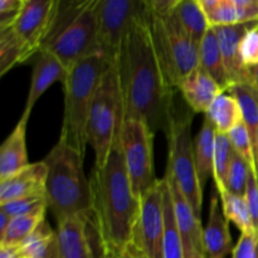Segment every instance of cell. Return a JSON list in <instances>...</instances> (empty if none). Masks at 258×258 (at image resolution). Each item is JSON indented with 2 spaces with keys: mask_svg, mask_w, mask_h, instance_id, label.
Wrapping results in <instances>:
<instances>
[{
  "mask_svg": "<svg viewBox=\"0 0 258 258\" xmlns=\"http://www.w3.org/2000/svg\"><path fill=\"white\" fill-rule=\"evenodd\" d=\"M227 92L238 101L243 116V123L251 138L254 158L258 164V93L251 83H239L228 88Z\"/></svg>",
  "mask_w": 258,
  "mask_h": 258,
  "instance_id": "obj_23",
  "label": "cell"
},
{
  "mask_svg": "<svg viewBox=\"0 0 258 258\" xmlns=\"http://www.w3.org/2000/svg\"><path fill=\"white\" fill-rule=\"evenodd\" d=\"M164 188L165 180L163 178L155 188L140 199V212L131 244L141 249L149 258H164Z\"/></svg>",
  "mask_w": 258,
  "mask_h": 258,
  "instance_id": "obj_12",
  "label": "cell"
},
{
  "mask_svg": "<svg viewBox=\"0 0 258 258\" xmlns=\"http://www.w3.org/2000/svg\"><path fill=\"white\" fill-rule=\"evenodd\" d=\"M58 258H105L92 212L57 222Z\"/></svg>",
  "mask_w": 258,
  "mask_h": 258,
  "instance_id": "obj_13",
  "label": "cell"
},
{
  "mask_svg": "<svg viewBox=\"0 0 258 258\" xmlns=\"http://www.w3.org/2000/svg\"><path fill=\"white\" fill-rule=\"evenodd\" d=\"M199 66L208 72V75L227 92L229 88L227 71L224 67L223 55L219 48L218 38L213 27L208 30L198 47Z\"/></svg>",
  "mask_w": 258,
  "mask_h": 258,
  "instance_id": "obj_22",
  "label": "cell"
},
{
  "mask_svg": "<svg viewBox=\"0 0 258 258\" xmlns=\"http://www.w3.org/2000/svg\"><path fill=\"white\" fill-rule=\"evenodd\" d=\"M10 222H12V217L8 216L7 213L0 211V237L4 236V233L7 232L8 227H9Z\"/></svg>",
  "mask_w": 258,
  "mask_h": 258,
  "instance_id": "obj_41",
  "label": "cell"
},
{
  "mask_svg": "<svg viewBox=\"0 0 258 258\" xmlns=\"http://www.w3.org/2000/svg\"><path fill=\"white\" fill-rule=\"evenodd\" d=\"M0 258H23L22 246H0Z\"/></svg>",
  "mask_w": 258,
  "mask_h": 258,
  "instance_id": "obj_40",
  "label": "cell"
},
{
  "mask_svg": "<svg viewBox=\"0 0 258 258\" xmlns=\"http://www.w3.org/2000/svg\"><path fill=\"white\" fill-rule=\"evenodd\" d=\"M173 13L189 37L199 45L204 35L211 29L201 0H176Z\"/></svg>",
  "mask_w": 258,
  "mask_h": 258,
  "instance_id": "obj_24",
  "label": "cell"
},
{
  "mask_svg": "<svg viewBox=\"0 0 258 258\" xmlns=\"http://www.w3.org/2000/svg\"><path fill=\"white\" fill-rule=\"evenodd\" d=\"M92 218L105 258H125L133 243L140 199L133 191L121 146L116 138L107 161L93 168L90 178Z\"/></svg>",
  "mask_w": 258,
  "mask_h": 258,
  "instance_id": "obj_2",
  "label": "cell"
},
{
  "mask_svg": "<svg viewBox=\"0 0 258 258\" xmlns=\"http://www.w3.org/2000/svg\"><path fill=\"white\" fill-rule=\"evenodd\" d=\"M48 166L44 161L29 164L27 168L0 181V204L45 194Z\"/></svg>",
  "mask_w": 258,
  "mask_h": 258,
  "instance_id": "obj_16",
  "label": "cell"
},
{
  "mask_svg": "<svg viewBox=\"0 0 258 258\" xmlns=\"http://www.w3.org/2000/svg\"><path fill=\"white\" fill-rule=\"evenodd\" d=\"M221 198L218 191L211 197L208 223L203 231L204 251L207 258H227L233 253L232 236L229 232V222L224 217L221 208Z\"/></svg>",
  "mask_w": 258,
  "mask_h": 258,
  "instance_id": "obj_19",
  "label": "cell"
},
{
  "mask_svg": "<svg viewBox=\"0 0 258 258\" xmlns=\"http://www.w3.org/2000/svg\"><path fill=\"white\" fill-rule=\"evenodd\" d=\"M249 83L258 88V66L249 68Z\"/></svg>",
  "mask_w": 258,
  "mask_h": 258,
  "instance_id": "obj_43",
  "label": "cell"
},
{
  "mask_svg": "<svg viewBox=\"0 0 258 258\" xmlns=\"http://www.w3.org/2000/svg\"><path fill=\"white\" fill-rule=\"evenodd\" d=\"M146 13L159 62L169 83L178 90L181 81L199 66V45L181 27L173 10L160 14L149 9L146 3Z\"/></svg>",
  "mask_w": 258,
  "mask_h": 258,
  "instance_id": "obj_6",
  "label": "cell"
},
{
  "mask_svg": "<svg viewBox=\"0 0 258 258\" xmlns=\"http://www.w3.org/2000/svg\"><path fill=\"white\" fill-rule=\"evenodd\" d=\"M206 117L213 123L217 133L221 134H228L237 125L243 122L241 106L238 101L229 93H223L212 103L209 110L207 111Z\"/></svg>",
  "mask_w": 258,
  "mask_h": 258,
  "instance_id": "obj_25",
  "label": "cell"
},
{
  "mask_svg": "<svg viewBox=\"0 0 258 258\" xmlns=\"http://www.w3.org/2000/svg\"><path fill=\"white\" fill-rule=\"evenodd\" d=\"M125 258H149V257L146 256V254L144 253L141 249H139L138 247H135V246H133V244H131L130 248H128V251H127V254H126Z\"/></svg>",
  "mask_w": 258,
  "mask_h": 258,
  "instance_id": "obj_42",
  "label": "cell"
},
{
  "mask_svg": "<svg viewBox=\"0 0 258 258\" xmlns=\"http://www.w3.org/2000/svg\"><path fill=\"white\" fill-rule=\"evenodd\" d=\"M110 66L101 53L90 55L73 64L63 82L64 112L59 139L82 155L88 145L87 118L91 103Z\"/></svg>",
  "mask_w": 258,
  "mask_h": 258,
  "instance_id": "obj_4",
  "label": "cell"
},
{
  "mask_svg": "<svg viewBox=\"0 0 258 258\" xmlns=\"http://www.w3.org/2000/svg\"><path fill=\"white\" fill-rule=\"evenodd\" d=\"M254 88H256V90H257V93H258V88H257V87H254Z\"/></svg>",
  "mask_w": 258,
  "mask_h": 258,
  "instance_id": "obj_45",
  "label": "cell"
},
{
  "mask_svg": "<svg viewBox=\"0 0 258 258\" xmlns=\"http://www.w3.org/2000/svg\"><path fill=\"white\" fill-rule=\"evenodd\" d=\"M22 249L23 258H58L57 233L44 221L23 242Z\"/></svg>",
  "mask_w": 258,
  "mask_h": 258,
  "instance_id": "obj_27",
  "label": "cell"
},
{
  "mask_svg": "<svg viewBox=\"0 0 258 258\" xmlns=\"http://www.w3.org/2000/svg\"><path fill=\"white\" fill-rule=\"evenodd\" d=\"M47 209L43 208L33 213L12 218L7 232L4 236L0 237V246H22L23 242L29 238L35 229L45 221Z\"/></svg>",
  "mask_w": 258,
  "mask_h": 258,
  "instance_id": "obj_28",
  "label": "cell"
},
{
  "mask_svg": "<svg viewBox=\"0 0 258 258\" xmlns=\"http://www.w3.org/2000/svg\"><path fill=\"white\" fill-rule=\"evenodd\" d=\"M211 27L239 24L236 0H201Z\"/></svg>",
  "mask_w": 258,
  "mask_h": 258,
  "instance_id": "obj_31",
  "label": "cell"
},
{
  "mask_svg": "<svg viewBox=\"0 0 258 258\" xmlns=\"http://www.w3.org/2000/svg\"><path fill=\"white\" fill-rule=\"evenodd\" d=\"M227 135H228L233 150L246 161L247 165L249 166V170H251L258 179V164L256 161V158H254L251 138H249V134L248 131H247L244 123L241 122L239 125H237L236 127H234L233 130L229 131Z\"/></svg>",
  "mask_w": 258,
  "mask_h": 258,
  "instance_id": "obj_32",
  "label": "cell"
},
{
  "mask_svg": "<svg viewBox=\"0 0 258 258\" xmlns=\"http://www.w3.org/2000/svg\"><path fill=\"white\" fill-rule=\"evenodd\" d=\"M154 134L145 121L125 118L121 128V146L133 191L141 199L158 185L154 166Z\"/></svg>",
  "mask_w": 258,
  "mask_h": 258,
  "instance_id": "obj_9",
  "label": "cell"
},
{
  "mask_svg": "<svg viewBox=\"0 0 258 258\" xmlns=\"http://www.w3.org/2000/svg\"><path fill=\"white\" fill-rule=\"evenodd\" d=\"M43 208H48V201L45 194H43V196L29 197V198L24 199H18V201L9 202V203L0 204V211L7 213L12 218L33 213V212H37Z\"/></svg>",
  "mask_w": 258,
  "mask_h": 258,
  "instance_id": "obj_34",
  "label": "cell"
},
{
  "mask_svg": "<svg viewBox=\"0 0 258 258\" xmlns=\"http://www.w3.org/2000/svg\"><path fill=\"white\" fill-rule=\"evenodd\" d=\"M25 0H0V30L9 28L19 15Z\"/></svg>",
  "mask_w": 258,
  "mask_h": 258,
  "instance_id": "obj_36",
  "label": "cell"
},
{
  "mask_svg": "<svg viewBox=\"0 0 258 258\" xmlns=\"http://www.w3.org/2000/svg\"><path fill=\"white\" fill-rule=\"evenodd\" d=\"M248 174L249 166L234 151L231 168H229L228 179H227V190L236 194V196L244 197L247 189V181H248Z\"/></svg>",
  "mask_w": 258,
  "mask_h": 258,
  "instance_id": "obj_33",
  "label": "cell"
},
{
  "mask_svg": "<svg viewBox=\"0 0 258 258\" xmlns=\"http://www.w3.org/2000/svg\"><path fill=\"white\" fill-rule=\"evenodd\" d=\"M258 23H246L227 27H213L218 38L219 48L223 55L229 87L239 83H249V68L241 59L239 47L246 33Z\"/></svg>",
  "mask_w": 258,
  "mask_h": 258,
  "instance_id": "obj_15",
  "label": "cell"
},
{
  "mask_svg": "<svg viewBox=\"0 0 258 258\" xmlns=\"http://www.w3.org/2000/svg\"><path fill=\"white\" fill-rule=\"evenodd\" d=\"M239 53L242 62L247 68L258 66V24L246 33L241 42Z\"/></svg>",
  "mask_w": 258,
  "mask_h": 258,
  "instance_id": "obj_35",
  "label": "cell"
},
{
  "mask_svg": "<svg viewBox=\"0 0 258 258\" xmlns=\"http://www.w3.org/2000/svg\"><path fill=\"white\" fill-rule=\"evenodd\" d=\"M123 117L145 121L155 135L168 134L174 117L175 88L169 83L155 53L148 13L131 23L116 60Z\"/></svg>",
  "mask_w": 258,
  "mask_h": 258,
  "instance_id": "obj_1",
  "label": "cell"
},
{
  "mask_svg": "<svg viewBox=\"0 0 258 258\" xmlns=\"http://www.w3.org/2000/svg\"><path fill=\"white\" fill-rule=\"evenodd\" d=\"M219 198L222 202L223 214L228 222L236 224L241 233H256L248 204L244 197L236 196L227 190L219 194Z\"/></svg>",
  "mask_w": 258,
  "mask_h": 258,
  "instance_id": "obj_29",
  "label": "cell"
},
{
  "mask_svg": "<svg viewBox=\"0 0 258 258\" xmlns=\"http://www.w3.org/2000/svg\"><path fill=\"white\" fill-rule=\"evenodd\" d=\"M62 2L25 0L19 15L5 32L12 37L20 53V64H27L34 54L43 50L50 37Z\"/></svg>",
  "mask_w": 258,
  "mask_h": 258,
  "instance_id": "obj_10",
  "label": "cell"
},
{
  "mask_svg": "<svg viewBox=\"0 0 258 258\" xmlns=\"http://www.w3.org/2000/svg\"><path fill=\"white\" fill-rule=\"evenodd\" d=\"M258 241L256 233H241L238 242L233 249L232 258H252Z\"/></svg>",
  "mask_w": 258,
  "mask_h": 258,
  "instance_id": "obj_38",
  "label": "cell"
},
{
  "mask_svg": "<svg viewBox=\"0 0 258 258\" xmlns=\"http://www.w3.org/2000/svg\"><path fill=\"white\" fill-rule=\"evenodd\" d=\"M191 122L193 115L190 111L174 113L173 121L166 134L169 145L166 170L171 174L194 213L202 218L203 190L197 174L194 141L191 140Z\"/></svg>",
  "mask_w": 258,
  "mask_h": 258,
  "instance_id": "obj_8",
  "label": "cell"
},
{
  "mask_svg": "<svg viewBox=\"0 0 258 258\" xmlns=\"http://www.w3.org/2000/svg\"><path fill=\"white\" fill-rule=\"evenodd\" d=\"M164 188V214H165V232H164L163 253L164 258H185L183 243L176 224L175 211H174L173 197L166 178Z\"/></svg>",
  "mask_w": 258,
  "mask_h": 258,
  "instance_id": "obj_26",
  "label": "cell"
},
{
  "mask_svg": "<svg viewBox=\"0 0 258 258\" xmlns=\"http://www.w3.org/2000/svg\"><path fill=\"white\" fill-rule=\"evenodd\" d=\"M234 150L227 134L217 133L216 153H214V170L213 179L218 194L227 191V179Z\"/></svg>",
  "mask_w": 258,
  "mask_h": 258,
  "instance_id": "obj_30",
  "label": "cell"
},
{
  "mask_svg": "<svg viewBox=\"0 0 258 258\" xmlns=\"http://www.w3.org/2000/svg\"><path fill=\"white\" fill-rule=\"evenodd\" d=\"M146 0H100L97 9V43L110 64L116 63L133 20L145 12Z\"/></svg>",
  "mask_w": 258,
  "mask_h": 258,
  "instance_id": "obj_11",
  "label": "cell"
},
{
  "mask_svg": "<svg viewBox=\"0 0 258 258\" xmlns=\"http://www.w3.org/2000/svg\"><path fill=\"white\" fill-rule=\"evenodd\" d=\"M244 198H246L247 204H248L254 231H256V234L258 236V179L251 170H249L248 174V181H247Z\"/></svg>",
  "mask_w": 258,
  "mask_h": 258,
  "instance_id": "obj_37",
  "label": "cell"
},
{
  "mask_svg": "<svg viewBox=\"0 0 258 258\" xmlns=\"http://www.w3.org/2000/svg\"><path fill=\"white\" fill-rule=\"evenodd\" d=\"M83 160L85 155L62 139L43 159L48 166V208L57 222L91 212V183L83 170Z\"/></svg>",
  "mask_w": 258,
  "mask_h": 258,
  "instance_id": "obj_3",
  "label": "cell"
},
{
  "mask_svg": "<svg viewBox=\"0 0 258 258\" xmlns=\"http://www.w3.org/2000/svg\"><path fill=\"white\" fill-rule=\"evenodd\" d=\"M68 76V68L49 50H42L33 66L32 80H30L29 92L25 102L24 115L30 116L35 102L40 96L55 82H63Z\"/></svg>",
  "mask_w": 258,
  "mask_h": 258,
  "instance_id": "obj_17",
  "label": "cell"
},
{
  "mask_svg": "<svg viewBox=\"0 0 258 258\" xmlns=\"http://www.w3.org/2000/svg\"><path fill=\"white\" fill-rule=\"evenodd\" d=\"M30 116L23 113L19 122L0 146V181L29 165L27 151V125Z\"/></svg>",
  "mask_w": 258,
  "mask_h": 258,
  "instance_id": "obj_20",
  "label": "cell"
},
{
  "mask_svg": "<svg viewBox=\"0 0 258 258\" xmlns=\"http://www.w3.org/2000/svg\"><path fill=\"white\" fill-rule=\"evenodd\" d=\"M239 24L258 23V0H236Z\"/></svg>",
  "mask_w": 258,
  "mask_h": 258,
  "instance_id": "obj_39",
  "label": "cell"
},
{
  "mask_svg": "<svg viewBox=\"0 0 258 258\" xmlns=\"http://www.w3.org/2000/svg\"><path fill=\"white\" fill-rule=\"evenodd\" d=\"M164 176L168 180L171 197H173L176 224H178V231L180 234L185 258H207L206 251H204V229L202 227V218H199L194 213L193 208L183 196L179 186L176 185L171 174L166 170Z\"/></svg>",
  "mask_w": 258,
  "mask_h": 258,
  "instance_id": "obj_14",
  "label": "cell"
},
{
  "mask_svg": "<svg viewBox=\"0 0 258 258\" xmlns=\"http://www.w3.org/2000/svg\"><path fill=\"white\" fill-rule=\"evenodd\" d=\"M123 103L116 63L111 64L101 80L91 103L87 118V141L95 151V166L107 161L111 148L123 125Z\"/></svg>",
  "mask_w": 258,
  "mask_h": 258,
  "instance_id": "obj_7",
  "label": "cell"
},
{
  "mask_svg": "<svg viewBox=\"0 0 258 258\" xmlns=\"http://www.w3.org/2000/svg\"><path fill=\"white\" fill-rule=\"evenodd\" d=\"M217 130L213 123L204 117L203 125L194 141V158H196L197 174L202 190L204 191L207 183L213 176L214 153H216Z\"/></svg>",
  "mask_w": 258,
  "mask_h": 258,
  "instance_id": "obj_21",
  "label": "cell"
},
{
  "mask_svg": "<svg viewBox=\"0 0 258 258\" xmlns=\"http://www.w3.org/2000/svg\"><path fill=\"white\" fill-rule=\"evenodd\" d=\"M252 258H258V241H257V244H256V248H254V252H253V256Z\"/></svg>",
  "mask_w": 258,
  "mask_h": 258,
  "instance_id": "obj_44",
  "label": "cell"
},
{
  "mask_svg": "<svg viewBox=\"0 0 258 258\" xmlns=\"http://www.w3.org/2000/svg\"><path fill=\"white\" fill-rule=\"evenodd\" d=\"M98 2H62L57 22L43 50L53 53L68 70L78 60L101 53L97 43Z\"/></svg>",
  "mask_w": 258,
  "mask_h": 258,
  "instance_id": "obj_5",
  "label": "cell"
},
{
  "mask_svg": "<svg viewBox=\"0 0 258 258\" xmlns=\"http://www.w3.org/2000/svg\"><path fill=\"white\" fill-rule=\"evenodd\" d=\"M178 90L183 95L184 101L194 113H204L212 106V103L221 95L224 90L208 75L206 70L198 66L191 71L180 82Z\"/></svg>",
  "mask_w": 258,
  "mask_h": 258,
  "instance_id": "obj_18",
  "label": "cell"
}]
</instances>
